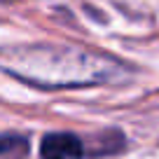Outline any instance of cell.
<instances>
[{"label":"cell","instance_id":"1","mask_svg":"<svg viewBox=\"0 0 159 159\" xmlns=\"http://www.w3.org/2000/svg\"><path fill=\"white\" fill-rule=\"evenodd\" d=\"M19 54V52H16ZM21 68L16 70L21 80L42 87H66V84H91L105 82L115 75L117 63L108 56H96L80 49H61V47H33L21 52Z\"/></svg>","mask_w":159,"mask_h":159},{"label":"cell","instance_id":"2","mask_svg":"<svg viewBox=\"0 0 159 159\" xmlns=\"http://www.w3.org/2000/svg\"><path fill=\"white\" fill-rule=\"evenodd\" d=\"M40 154L42 159H82L84 157V143L75 134H47L40 140Z\"/></svg>","mask_w":159,"mask_h":159},{"label":"cell","instance_id":"3","mask_svg":"<svg viewBox=\"0 0 159 159\" xmlns=\"http://www.w3.org/2000/svg\"><path fill=\"white\" fill-rule=\"evenodd\" d=\"M0 152L5 159H24L28 154V138L16 134H5L0 140Z\"/></svg>","mask_w":159,"mask_h":159}]
</instances>
